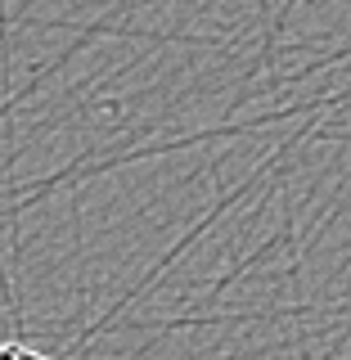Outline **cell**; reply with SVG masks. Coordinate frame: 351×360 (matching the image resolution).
Returning a JSON list of instances; mask_svg holds the SVG:
<instances>
[{
	"label": "cell",
	"instance_id": "6da1fadb",
	"mask_svg": "<svg viewBox=\"0 0 351 360\" xmlns=\"http://www.w3.org/2000/svg\"><path fill=\"white\" fill-rule=\"evenodd\" d=\"M0 360H50V356L32 352V347H18V342H5L0 347Z\"/></svg>",
	"mask_w": 351,
	"mask_h": 360
}]
</instances>
